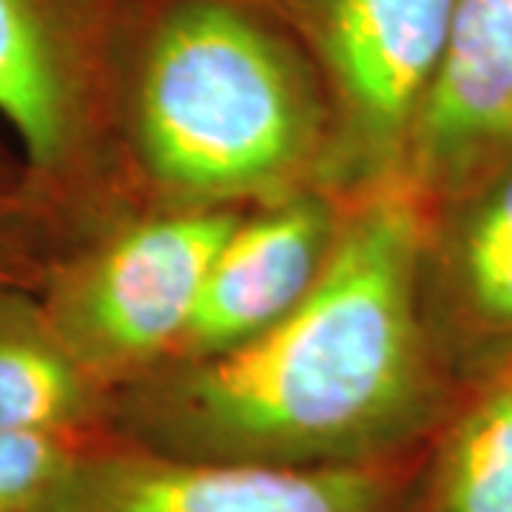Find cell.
Returning <instances> with one entry per match:
<instances>
[{"instance_id":"cell-6","label":"cell","mask_w":512,"mask_h":512,"mask_svg":"<svg viewBox=\"0 0 512 512\" xmlns=\"http://www.w3.org/2000/svg\"><path fill=\"white\" fill-rule=\"evenodd\" d=\"M413 458L370 467L191 461L106 436L40 512H410Z\"/></svg>"},{"instance_id":"cell-3","label":"cell","mask_w":512,"mask_h":512,"mask_svg":"<svg viewBox=\"0 0 512 512\" xmlns=\"http://www.w3.org/2000/svg\"><path fill=\"white\" fill-rule=\"evenodd\" d=\"M245 211L148 205L128 220L103 211L66 237L35 293L97 382L117 393L174 356Z\"/></svg>"},{"instance_id":"cell-7","label":"cell","mask_w":512,"mask_h":512,"mask_svg":"<svg viewBox=\"0 0 512 512\" xmlns=\"http://www.w3.org/2000/svg\"><path fill=\"white\" fill-rule=\"evenodd\" d=\"M342 211L345 197L325 188L248 208L214 256L168 362L237 348L291 313L325 271Z\"/></svg>"},{"instance_id":"cell-5","label":"cell","mask_w":512,"mask_h":512,"mask_svg":"<svg viewBox=\"0 0 512 512\" xmlns=\"http://www.w3.org/2000/svg\"><path fill=\"white\" fill-rule=\"evenodd\" d=\"M271 3L308 52L328 97L325 188L348 200L399 177L458 0Z\"/></svg>"},{"instance_id":"cell-8","label":"cell","mask_w":512,"mask_h":512,"mask_svg":"<svg viewBox=\"0 0 512 512\" xmlns=\"http://www.w3.org/2000/svg\"><path fill=\"white\" fill-rule=\"evenodd\" d=\"M512 151V6L458 0L402 174L430 205Z\"/></svg>"},{"instance_id":"cell-10","label":"cell","mask_w":512,"mask_h":512,"mask_svg":"<svg viewBox=\"0 0 512 512\" xmlns=\"http://www.w3.org/2000/svg\"><path fill=\"white\" fill-rule=\"evenodd\" d=\"M447 220L430 217L424 254L439 262L441 296L464 336L512 339V151L456 188ZM441 202V200H439Z\"/></svg>"},{"instance_id":"cell-1","label":"cell","mask_w":512,"mask_h":512,"mask_svg":"<svg viewBox=\"0 0 512 512\" xmlns=\"http://www.w3.org/2000/svg\"><path fill=\"white\" fill-rule=\"evenodd\" d=\"M427 228L430 202L402 174L348 197L311 293L237 348L120 387L109 436L268 467L413 458L441 410L421 296Z\"/></svg>"},{"instance_id":"cell-9","label":"cell","mask_w":512,"mask_h":512,"mask_svg":"<svg viewBox=\"0 0 512 512\" xmlns=\"http://www.w3.org/2000/svg\"><path fill=\"white\" fill-rule=\"evenodd\" d=\"M114 393L94 379L26 288H0V430L55 439L109 436Z\"/></svg>"},{"instance_id":"cell-13","label":"cell","mask_w":512,"mask_h":512,"mask_svg":"<svg viewBox=\"0 0 512 512\" xmlns=\"http://www.w3.org/2000/svg\"><path fill=\"white\" fill-rule=\"evenodd\" d=\"M92 441L0 430V512H40Z\"/></svg>"},{"instance_id":"cell-4","label":"cell","mask_w":512,"mask_h":512,"mask_svg":"<svg viewBox=\"0 0 512 512\" xmlns=\"http://www.w3.org/2000/svg\"><path fill=\"white\" fill-rule=\"evenodd\" d=\"M0 117L66 231L109 208V0H0Z\"/></svg>"},{"instance_id":"cell-12","label":"cell","mask_w":512,"mask_h":512,"mask_svg":"<svg viewBox=\"0 0 512 512\" xmlns=\"http://www.w3.org/2000/svg\"><path fill=\"white\" fill-rule=\"evenodd\" d=\"M66 225L37 194L23 165H0V288L37 291L49 262L66 242Z\"/></svg>"},{"instance_id":"cell-14","label":"cell","mask_w":512,"mask_h":512,"mask_svg":"<svg viewBox=\"0 0 512 512\" xmlns=\"http://www.w3.org/2000/svg\"><path fill=\"white\" fill-rule=\"evenodd\" d=\"M507 3H510V6H512V0H507Z\"/></svg>"},{"instance_id":"cell-2","label":"cell","mask_w":512,"mask_h":512,"mask_svg":"<svg viewBox=\"0 0 512 512\" xmlns=\"http://www.w3.org/2000/svg\"><path fill=\"white\" fill-rule=\"evenodd\" d=\"M109 89L117 160L148 205L325 188L328 97L271 0H109Z\"/></svg>"},{"instance_id":"cell-11","label":"cell","mask_w":512,"mask_h":512,"mask_svg":"<svg viewBox=\"0 0 512 512\" xmlns=\"http://www.w3.org/2000/svg\"><path fill=\"white\" fill-rule=\"evenodd\" d=\"M419 512H512V362L450 424Z\"/></svg>"}]
</instances>
